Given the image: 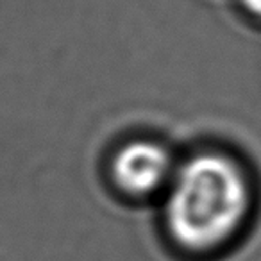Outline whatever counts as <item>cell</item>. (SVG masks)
<instances>
[{
	"instance_id": "cell-1",
	"label": "cell",
	"mask_w": 261,
	"mask_h": 261,
	"mask_svg": "<svg viewBox=\"0 0 261 261\" xmlns=\"http://www.w3.org/2000/svg\"><path fill=\"white\" fill-rule=\"evenodd\" d=\"M163 238L190 257H211L240 236L254 206L245 163L217 143L181 152L177 168L156 202Z\"/></svg>"
},
{
	"instance_id": "cell-2",
	"label": "cell",
	"mask_w": 261,
	"mask_h": 261,
	"mask_svg": "<svg viewBox=\"0 0 261 261\" xmlns=\"http://www.w3.org/2000/svg\"><path fill=\"white\" fill-rule=\"evenodd\" d=\"M181 152L154 135H130L118 140L104 160V179L113 195L129 204L161 199L177 168Z\"/></svg>"
},
{
	"instance_id": "cell-3",
	"label": "cell",
	"mask_w": 261,
	"mask_h": 261,
	"mask_svg": "<svg viewBox=\"0 0 261 261\" xmlns=\"http://www.w3.org/2000/svg\"><path fill=\"white\" fill-rule=\"evenodd\" d=\"M238 8L250 18L261 22V0H236Z\"/></svg>"
}]
</instances>
